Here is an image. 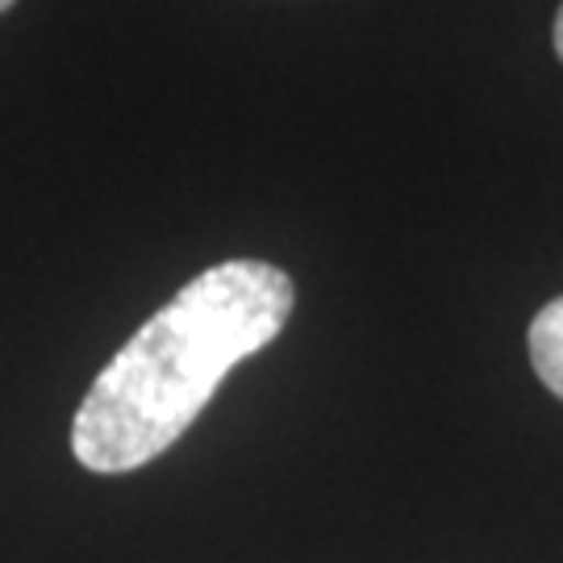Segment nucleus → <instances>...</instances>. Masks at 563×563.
Masks as SVG:
<instances>
[{"instance_id": "nucleus-2", "label": "nucleus", "mask_w": 563, "mask_h": 563, "mask_svg": "<svg viewBox=\"0 0 563 563\" xmlns=\"http://www.w3.org/2000/svg\"><path fill=\"white\" fill-rule=\"evenodd\" d=\"M530 363L539 380L563 401V297L539 309V318L530 322Z\"/></svg>"}, {"instance_id": "nucleus-1", "label": "nucleus", "mask_w": 563, "mask_h": 563, "mask_svg": "<svg viewBox=\"0 0 563 563\" xmlns=\"http://www.w3.org/2000/svg\"><path fill=\"white\" fill-rule=\"evenodd\" d=\"M297 288L276 263L230 260L188 280L92 380L71 451L97 476L159 460L201 418L225 372L280 339Z\"/></svg>"}, {"instance_id": "nucleus-3", "label": "nucleus", "mask_w": 563, "mask_h": 563, "mask_svg": "<svg viewBox=\"0 0 563 563\" xmlns=\"http://www.w3.org/2000/svg\"><path fill=\"white\" fill-rule=\"evenodd\" d=\"M555 55L563 59V4H560V13H555Z\"/></svg>"}, {"instance_id": "nucleus-4", "label": "nucleus", "mask_w": 563, "mask_h": 563, "mask_svg": "<svg viewBox=\"0 0 563 563\" xmlns=\"http://www.w3.org/2000/svg\"><path fill=\"white\" fill-rule=\"evenodd\" d=\"M4 9H13V0H0V13H4Z\"/></svg>"}]
</instances>
